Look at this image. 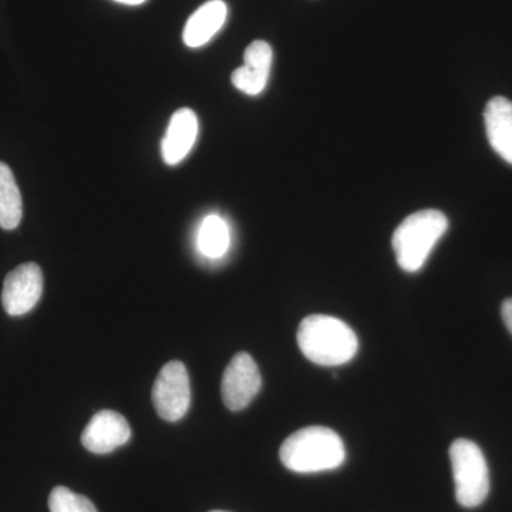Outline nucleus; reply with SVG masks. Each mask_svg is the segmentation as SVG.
<instances>
[{
	"label": "nucleus",
	"mask_w": 512,
	"mask_h": 512,
	"mask_svg": "<svg viewBox=\"0 0 512 512\" xmlns=\"http://www.w3.org/2000/svg\"><path fill=\"white\" fill-rule=\"evenodd\" d=\"M211 512H225V511H211Z\"/></svg>",
	"instance_id": "18"
},
{
	"label": "nucleus",
	"mask_w": 512,
	"mask_h": 512,
	"mask_svg": "<svg viewBox=\"0 0 512 512\" xmlns=\"http://www.w3.org/2000/svg\"><path fill=\"white\" fill-rule=\"evenodd\" d=\"M451 467L458 504L476 508L490 493V473L481 448L474 441L458 439L450 447Z\"/></svg>",
	"instance_id": "4"
},
{
	"label": "nucleus",
	"mask_w": 512,
	"mask_h": 512,
	"mask_svg": "<svg viewBox=\"0 0 512 512\" xmlns=\"http://www.w3.org/2000/svg\"><path fill=\"white\" fill-rule=\"evenodd\" d=\"M279 457L293 473H322L342 466L346 450L336 431L312 426L291 434L282 444Z\"/></svg>",
	"instance_id": "2"
},
{
	"label": "nucleus",
	"mask_w": 512,
	"mask_h": 512,
	"mask_svg": "<svg viewBox=\"0 0 512 512\" xmlns=\"http://www.w3.org/2000/svg\"><path fill=\"white\" fill-rule=\"evenodd\" d=\"M156 412L165 421H180L191 404V383L184 363L168 362L158 373L153 386Z\"/></svg>",
	"instance_id": "5"
},
{
	"label": "nucleus",
	"mask_w": 512,
	"mask_h": 512,
	"mask_svg": "<svg viewBox=\"0 0 512 512\" xmlns=\"http://www.w3.org/2000/svg\"><path fill=\"white\" fill-rule=\"evenodd\" d=\"M231 242V234L227 221L220 215H208L202 221L200 234H198V248L201 254L210 259L222 258L227 254Z\"/></svg>",
	"instance_id": "14"
},
{
	"label": "nucleus",
	"mask_w": 512,
	"mask_h": 512,
	"mask_svg": "<svg viewBox=\"0 0 512 512\" xmlns=\"http://www.w3.org/2000/svg\"><path fill=\"white\" fill-rule=\"evenodd\" d=\"M228 8L222 0H210L192 13L185 25L183 39L188 47H201L220 32L227 20Z\"/></svg>",
	"instance_id": "12"
},
{
	"label": "nucleus",
	"mask_w": 512,
	"mask_h": 512,
	"mask_svg": "<svg viewBox=\"0 0 512 512\" xmlns=\"http://www.w3.org/2000/svg\"><path fill=\"white\" fill-rule=\"evenodd\" d=\"M43 274L35 262L19 265L3 282V309L10 316H22L32 311L42 298Z\"/></svg>",
	"instance_id": "7"
},
{
	"label": "nucleus",
	"mask_w": 512,
	"mask_h": 512,
	"mask_svg": "<svg viewBox=\"0 0 512 512\" xmlns=\"http://www.w3.org/2000/svg\"><path fill=\"white\" fill-rule=\"evenodd\" d=\"M23 217L22 195L8 164L0 161V228H18Z\"/></svg>",
	"instance_id": "13"
},
{
	"label": "nucleus",
	"mask_w": 512,
	"mask_h": 512,
	"mask_svg": "<svg viewBox=\"0 0 512 512\" xmlns=\"http://www.w3.org/2000/svg\"><path fill=\"white\" fill-rule=\"evenodd\" d=\"M198 134V119L194 111L180 109L175 111L168 123L167 131L161 141V154L165 164L177 165L190 153Z\"/></svg>",
	"instance_id": "10"
},
{
	"label": "nucleus",
	"mask_w": 512,
	"mask_h": 512,
	"mask_svg": "<svg viewBox=\"0 0 512 512\" xmlns=\"http://www.w3.org/2000/svg\"><path fill=\"white\" fill-rule=\"evenodd\" d=\"M447 229L448 220L441 211L423 210L409 215L396 228L392 238L400 268L410 274L420 271Z\"/></svg>",
	"instance_id": "3"
},
{
	"label": "nucleus",
	"mask_w": 512,
	"mask_h": 512,
	"mask_svg": "<svg viewBox=\"0 0 512 512\" xmlns=\"http://www.w3.org/2000/svg\"><path fill=\"white\" fill-rule=\"evenodd\" d=\"M501 315H503L505 326H507L512 335V298L507 299V301L503 303V308H501Z\"/></svg>",
	"instance_id": "16"
},
{
	"label": "nucleus",
	"mask_w": 512,
	"mask_h": 512,
	"mask_svg": "<svg viewBox=\"0 0 512 512\" xmlns=\"http://www.w3.org/2000/svg\"><path fill=\"white\" fill-rule=\"evenodd\" d=\"M50 512H97L89 498L66 487L53 488L49 497Z\"/></svg>",
	"instance_id": "15"
},
{
	"label": "nucleus",
	"mask_w": 512,
	"mask_h": 512,
	"mask_svg": "<svg viewBox=\"0 0 512 512\" xmlns=\"http://www.w3.org/2000/svg\"><path fill=\"white\" fill-rule=\"evenodd\" d=\"M298 345L306 359L319 366H340L356 356L359 340L348 323L328 315H311L298 329Z\"/></svg>",
	"instance_id": "1"
},
{
	"label": "nucleus",
	"mask_w": 512,
	"mask_h": 512,
	"mask_svg": "<svg viewBox=\"0 0 512 512\" xmlns=\"http://www.w3.org/2000/svg\"><path fill=\"white\" fill-rule=\"evenodd\" d=\"M274 52L264 40H255L244 53V66L234 70L231 82L239 92L258 96L264 92L271 74Z\"/></svg>",
	"instance_id": "9"
},
{
	"label": "nucleus",
	"mask_w": 512,
	"mask_h": 512,
	"mask_svg": "<svg viewBox=\"0 0 512 512\" xmlns=\"http://www.w3.org/2000/svg\"><path fill=\"white\" fill-rule=\"evenodd\" d=\"M261 386V372L255 360L248 353H237L222 377V400L231 412H241L255 399Z\"/></svg>",
	"instance_id": "6"
},
{
	"label": "nucleus",
	"mask_w": 512,
	"mask_h": 512,
	"mask_svg": "<svg viewBox=\"0 0 512 512\" xmlns=\"http://www.w3.org/2000/svg\"><path fill=\"white\" fill-rule=\"evenodd\" d=\"M116 2L123 3V5L137 6L146 2V0H116Z\"/></svg>",
	"instance_id": "17"
},
{
	"label": "nucleus",
	"mask_w": 512,
	"mask_h": 512,
	"mask_svg": "<svg viewBox=\"0 0 512 512\" xmlns=\"http://www.w3.org/2000/svg\"><path fill=\"white\" fill-rule=\"evenodd\" d=\"M485 131L495 153L512 165V101L494 97L484 110Z\"/></svg>",
	"instance_id": "11"
},
{
	"label": "nucleus",
	"mask_w": 512,
	"mask_h": 512,
	"mask_svg": "<svg viewBox=\"0 0 512 512\" xmlns=\"http://www.w3.org/2000/svg\"><path fill=\"white\" fill-rule=\"evenodd\" d=\"M130 439V424L113 410H101L94 414L82 434L83 446L94 454H109Z\"/></svg>",
	"instance_id": "8"
}]
</instances>
